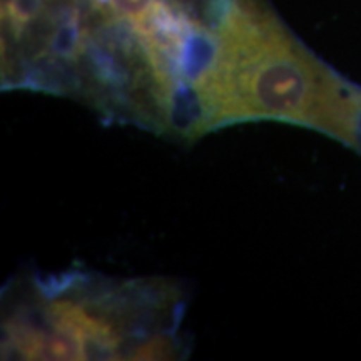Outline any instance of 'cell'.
<instances>
[{
	"label": "cell",
	"mask_w": 361,
	"mask_h": 361,
	"mask_svg": "<svg viewBox=\"0 0 361 361\" xmlns=\"http://www.w3.org/2000/svg\"><path fill=\"white\" fill-rule=\"evenodd\" d=\"M197 96L211 128L251 119L310 124L348 137L353 102L259 0H223Z\"/></svg>",
	"instance_id": "1"
},
{
	"label": "cell",
	"mask_w": 361,
	"mask_h": 361,
	"mask_svg": "<svg viewBox=\"0 0 361 361\" xmlns=\"http://www.w3.org/2000/svg\"><path fill=\"white\" fill-rule=\"evenodd\" d=\"M90 2L102 16L112 20L126 22L130 29L135 30L152 16L159 0H90Z\"/></svg>",
	"instance_id": "2"
}]
</instances>
